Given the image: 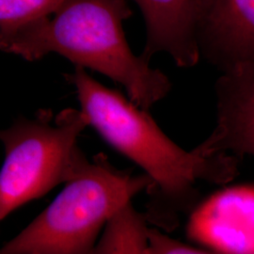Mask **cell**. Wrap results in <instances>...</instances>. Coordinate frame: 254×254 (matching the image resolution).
Segmentation results:
<instances>
[{"label":"cell","instance_id":"9c48e42d","mask_svg":"<svg viewBox=\"0 0 254 254\" xmlns=\"http://www.w3.org/2000/svg\"><path fill=\"white\" fill-rule=\"evenodd\" d=\"M68 0H0V29L48 16Z\"/></svg>","mask_w":254,"mask_h":254},{"label":"cell","instance_id":"3957f363","mask_svg":"<svg viewBox=\"0 0 254 254\" xmlns=\"http://www.w3.org/2000/svg\"><path fill=\"white\" fill-rule=\"evenodd\" d=\"M151 183L147 174L134 176L131 170H119L98 154L0 254H93L109 218Z\"/></svg>","mask_w":254,"mask_h":254},{"label":"cell","instance_id":"6da1fadb","mask_svg":"<svg viewBox=\"0 0 254 254\" xmlns=\"http://www.w3.org/2000/svg\"><path fill=\"white\" fill-rule=\"evenodd\" d=\"M66 78L75 87L90 126L151 178L146 190L148 223L173 232L182 218L196 207L200 197L198 183L225 184L237 175L239 157L210 154L201 145L184 150L164 133L146 109L93 79L81 66H75Z\"/></svg>","mask_w":254,"mask_h":254},{"label":"cell","instance_id":"5b68a950","mask_svg":"<svg viewBox=\"0 0 254 254\" xmlns=\"http://www.w3.org/2000/svg\"><path fill=\"white\" fill-rule=\"evenodd\" d=\"M200 58L222 73L254 62V0H196Z\"/></svg>","mask_w":254,"mask_h":254},{"label":"cell","instance_id":"7a4b0ae2","mask_svg":"<svg viewBox=\"0 0 254 254\" xmlns=\"http://www.w3.org/2000/svg\"><path fill=\"white\" fill-rule=\"evenodd\" d=\"M131 15L127 0H68L48 16L0 29V49L28 62L61 55L123 85L128 98L148 110L168 95L172 82L130 49L123 22Z\"/></svg>","mask_w":254,"mask_h":254},{"label":"cell","instance_id":"30bf717a","mask_svg":"<svg viewBox=\"0 0 254 254\" xmlns=\"http://www.w3.org/2000/svg\"><path fill=\"white\" fill-rule=\"evenodd\" d=\"M206 248L191 245L162 234L155 228L148 230L147 254H208Z\"/></svg>","mask_w":254,"mask_h":254},{"label":"cell","instance_id":"ba28073f","mask_svg":"<svg viewBox=\"0 0 254 254\" xmlns=\"http://www.w3.org/2000/svg\"><path fill=\"white\" fill-rule=\"evenodd\" d=\"M147 223L145 214L128 201L109 218L93 254H147Z\"/></svg>","mask_w":254,"mask_h":254},{"label":"cell","instance_id":"277c9868","mask_svg":"<svg viewBox=\"0 0 254 254\" xmlns=\"http://www.w3.org/2000/svg\"><path fill=\"white\" fill-rule=\"evenodd\" d=\"M89 126L81 109H64L54 115L47 109L38 110L33 119L22 117L9 128L0 129L5 149L0 171V221L71 180L89 163L77 145V137Z\"/></svg>","mask_w":254,"mask_h":254},{"label":"cell","instance_id":"52a82bcc","mask_svg":"<svg viewBox=\"0 0 254 254\" xmlns=\"http://www.w3.org/2000/svg\"><path fill=\"white\" fill-rule=\"evenodd\" d=\"M142 12L149 62L158 53L170 55L178 67L192 68L200 56L195 31L196 0H133Z\"/></svg>","mask_w":254,"mask_h":254},{"label":"cell","instance_id":"8992f818","mask_svg":"<svg viewBox=\"0 0 254 254\" xmlns=\"http://www.w3.org/2000/svg\"><path fill=\"white\" fill-rule=\"evenodd\" d=\"M215 91L217 124L201 146L211 154L254 156V62L222 72Z\"/></svg>","mask_w":254,"mask_h":254}]
</instances>
